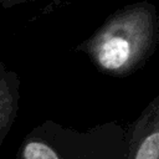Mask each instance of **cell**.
<instances>
[{
	"label": "cell",
	"mask_w": 159,
	"mask_h": 159,
	"mask_svg": "<svg viewBox=\"0 0 159 159\" xmlns=\"http://www.w3.org/2000/svg\"><path fill=\"white\" fill-rule=\"evenodd\" d=\"M157 25L154 6L147 2L127 6L113 14L83 43V51L106 73H130L150 55Z\"/></svg>",
	"instance_id": "obj_1"
},
{
	"label": "cell",
	"mask_w": 159,
	"mask_h": 159,
	"mask_svg": "<svg viewBox=\"0 0 159 159\" xmlns=\"http://www.w3.org/2000/svg\"><path fill=\"white\" fill-rule=\"evenodd\" d=\"M123 140L124 129L116 123L78 132L46 122L25 137L15 159H116Z\"/></svg>",
	"instance_id": "obj_2"
},
{
	"label": "cell",
	"mask_w": 159,
	"mask_h": 159,
	"mask_svg": "<svg viewBox=\"0 0 159 159\" xmlns=\"http://www.w3.org/2000/svg\"><path fill=\"white\" fill-rule=\"evenodd\" d=\"M116 159H159V98L124 132L123 147Z\"/></svg>",
	"instance_id": "obj_3"
},
{
	"label": "cell",
	"mask_w": 159,
	"mask_h": 159,
	"mask_svg": "<svg viewBox=\"0 0 159 159\" xmlns=\"http://www.w3.org/2000/svg\"><path fill=\"white\" fill-rule=\"evenodd\" d=\"M19 108L17 78L12 73L5 72L0 63V147L4 143Z\"/></svg>",
	"instance_id": "obj_4"
}]
</instances>
